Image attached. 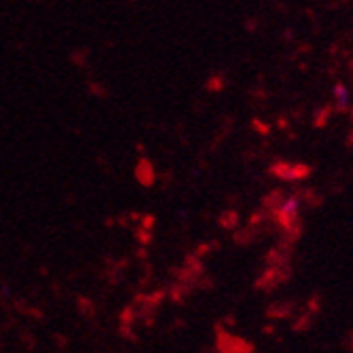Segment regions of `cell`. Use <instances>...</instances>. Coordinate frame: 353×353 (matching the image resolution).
<instances>
[{
    "label": "cell",
    "mask_w": 353,
    "mask_h": 353,
    "mask_svg": "<svg viewBox=\"0 0 353 353\" xmlns=\"http://www.w3.org/2000/svg\"><path fill=\"white\" fill-rule=\"evenodd\" d=\"M301 214V201L296 199V197H288V199H283V203L279 205V216L283 218V220H294L296 216Z\"/></svg>",
    "instance_id": "6da1fadb"
},
{
    "label": "cell",
    "mask_w": 353,
    "mask_h": 353,
    "mask_svg": "<svg viewBox=\"0 0 353 353\" xmlns=\"http://www.w3.org/2000/svg\"><path fill=\"white\" fill-rule=\"evenodd\" d=\"M332 95H334V102H336L339 108H347V106L351 104V91H349V87L343 85V83L334 85Z\"/></svg>",
    "instance_id": "7a4b0ae2"
}]
</instances>
